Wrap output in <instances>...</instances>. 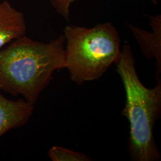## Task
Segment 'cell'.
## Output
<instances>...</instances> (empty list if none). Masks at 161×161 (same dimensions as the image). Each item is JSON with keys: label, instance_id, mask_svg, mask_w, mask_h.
Masks as SVG:
<instances>
[{"label": "cell", "instance_id": "2", "mask_svg": "<svg viewBox=\"0 0 161 161\" xmlns=\"http://www.w3.org/2000/svg\"><path fill=\"white\" fill-rule=\"evenodd\" d=\"M116 65L125 92V103L121 114L130 123L129 150L132 160L156 161L160 153L153 136L155 123L161 114V81L148 88L138 78L131 47L124 45Z\"/></svg>", "mask_w": 161, "mask_h": 161}, {"label": "cell", "instance_id": "8", "mask_svg": "<svg viewBox=\"0 0 161 161\" xmlns=\"http://www.w3.org/2000/svg\"><path fill=\"white\" fill-rule=\"evenodd\" d=\"M76 0H50L52 5L56 10L66 20L69 19V7ZM156 3V0H151Z\"/></svg>", "mask_w": 161, "mask_h": 161}, {"label": "cell", "instance_id": "4", "mask_svg": "<svg viewBox=\"0 0 161 161\" xmlns=\"http://www.w3.org/2000/svg\"><path fill=\"white\" fill-rule=\"evenodd\" d=\"M149 17L152 32L146 31L130 24L129 28L140 45L143 55L149 60L155 59V78L157 80H159L161 73V16L158 14Z\"/></svg>", "mask_w": 161, "mask_h": 161}, {"label": "cell", "instance_id": "6", "mask_svg": "<svg viewBox=\"0 0 161 161\" xmlns=\"http://www.w3.org/2000/svg\"><path fill=\"white\" fill-rule=\"evenodd\" d=\"M25 16L7 1H0V50L7 43L25 35Z\"/></svg>", "mask_w": 161, "mask_h": 161}, {"label": "cell", "instance_id": "5", "mask_svg": "<svg viewBox=\"0 0 161 161\" xmlns=\"http://www.w3.org/2000/svg\"><path fill=\"white\" fill-rule=\"evenodd\" d=\"M34 109V104L25 99H8L0 92V137L12 129L25 125Z\"/></svg>", "mask_w": 161, "mask_h": 161}, {"label": "cell", "instance_id": "1", "mask_svg": "<svg viewBox=\"0 0 161 161\" xmlns=\"http://www.w3.org/2000/svg\"><path fill=\"white\" fill-rule=\"evenodd\" d=\"M64 35L49 42L23 35L0 50V91L35 104L57 70L66 68Z\"/></svg>", "mask_w": 161, "mask_h": 161}, {"label": "cell", "instance_id": "7", "mask_svg": "<svg viewBox=\"0 0 161 161\" xmlns=\"http://www.w3.org/2000/svg\"><path fill=\"white\" fill-rule=\"evenodd\" d=\"M53 161H88L92 159L85 154L60 146H53L48 151Z\"/></svg>", "mask_w": 161, "mask_h": 161}, {"label": "cell", "instance_id": "3", "mask_svg": "<svg viewBox=\"0 0 161 161\" xmlns=\"http://www.w3.org/2000/svg\"><path fill=\"white\" fill-rule=\"evenodd\" d=\"M64 33L66 68L76 84L97 80L119 59L121 38L112 23L92 28L68 25Z\"/></svg>", "mask_w": 161, "mask_h": 161}]
</instances>
